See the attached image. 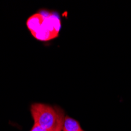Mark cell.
Listing matches in <instances>:
<instances>
[{"label": "cell", "instance_id": "cell-1", "mask_svg": "<svg viewBox=\"0 0 131 131\" xmlns=\"http://www.w3.org/2000/svg\"><path fill=\"white\" fill-rule=\"evenodd\" d=\"M30 111L34 123L45 130L57 131L62 129L65 116L63 110L60 108L42 103H35L31 105Z\"/></svg>", "mask_w": 131, "mask_h": 131}, {"label": "cell", "instance_id": "cell-2", "mask_svg": "<svg viewBox=\"0 0 131 131\" xmlns=\"http://www.w3.org/2000/svg\"><path fill=\"white\" fill-rule=\"evenodd\" d=\"M45 18L38 30L32 33V35L40 41L52 40L58 36L61 28V20L57 15L44 11Z\"/></svg>", "mask_w": 131, "mask_h": 131}, {"label": "cell", "instance_id": "cell-3", "mask_svg": "<svg viewBox=\"0 0 131 131\" xmlns=\"http://www.w3.org/2000/svg\"><path fill=\"white\" fill-rule=\"evenodd\" d=\"M62 131H83L81 128L78 121L69 116H65Z\"/></svg>", "mask_w": 131, "mask_h": 131}, {"label": "cell", "instance_id": "cell-4", "mask_svg": "<svg viewBox=\"0 0 131 131\" xmlns=\"http://www.w3.org/2000/svg\"><path fill=\"white\" fill-rule=\"evenodd\" d=\"M30 131H46V130H45L44 129H42V127H40V126H38L37 124L34 123V125H33V126H32V128L31 129Z\"/></svg>", "mask_w": 131, "mask_h": 131}, {"label": "cell", "instance_id": "cell-5", "mask_svg": "<svg viewBox=\"0 0 131 131\" xmlns=\"http://www.w3.org/2000/svg\"><path fill=\"white\" fill-rule=\"evenodd\" d=\"M57 131H62V129H61V130H57Z\"/></svg>", "mask_w": 131, "mask_h": 131}]
</instances>
